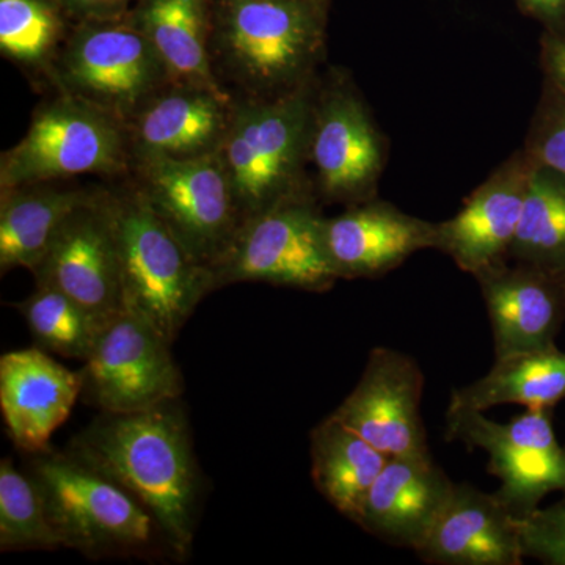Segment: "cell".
Listing matches in <instances>:
<instances>
[{
	"label": "cell",
	"mask_w": 565,
	"mask_h": 565,
	"mask_svg": "<svg viewBox=\"0 0 565 565\" xmlns=\"http://www.w3.org/2000/svg\"><path fill=\"white\" fill-rule=\"evenodd\" d=\"M233 111L230 93L172 82L128 125L131 166L152 159L191 161L217 154Z\"/></svg>",
	"instance_id": "15"
},
{
	"label": "cell",
	"mask_w": 565,
	"mask_h": 565,
	"mask_svg": "<svg viewBox=\"0 0 565 565\" xmlns=\"http://www.w3.org/2000/svg\"><path fill=\"white\" fill-rule=\"evenodd\" d=\"M70 13L82 21L115 20L121 18L129 0H58Z\"/></svg>",
	"instance_id": "32"
},
{
	"label": "cell",
	"mask_w": 565,
	"mask_h": 565,
	"mask_svg": "<svg viewBox=\"0 0 565 565\" xmlns=\"http://www.w3.org/2000/svg\"><path fill=\"white\" fill-rule=\"evenodd\" d=\"M530 170L512 161L494 173L456 217L437 223L435 247L473 275L505 263L522 217Z\"/></svg>",
	"instance_id": "20"
},
{
	"label": "cell",
	"mask_w": 565,
	"mask_h": 565,
	"mask_svg": "<svg viewBox=\"0 0 565 565\" xmlns=\"http://www.w3.org/2000/svg\"><path fill=\"white\" fill-rule=\"evenodd\" d=\"M455 484L430 452L390 457L353 523L386 544L416 552L440 519Z\"/></svg>",
	"instance_id": "16"
},
{
	"label": "cell",
	"mask_w": 565,
	"mask_h": 565,
	"mask_svg": "<svg viewBox=\"0 0 565 565\" xmlns=\"http://www.w3.org/2000/svg\"><path fill=\"white\" fill-rule=\"evenodd\" d=\"M210 51L215 77L234 99L275 98L315 79L321 18L310 0H222Z\"/></svg>",
	"instance_id": "2"
},
{
	"label": "cell",
	"mask_w": 565,
	"mask_h": 565,
	"mask_svg": "<svg viewBox=\"0 0 565 565\" xmlns=\"http://www.w3.org/2000/svg\"><path fill=\"white\" fill-rule=\"evenodd\" d=\"M531 10L545 18H556L565 11V0H523Z\"/></svg>",
	"instance_id": "33"
},
{
	"label": "cell",
	"mask_w": 565,
	"mask_h": 565,
	"mask_svg": "<svg viewBox=\"0 0 565 565\" xmlns=\"http://www.w3.org/2000/svg\"><path fill=\"white\" fill-rule=\"evenodd\" d=\"M170 348L151 323L120 311L79 371L81 399L99 414H131L180 399L184 379Z\"/></svg>",
	"instance_id": "11"
},
{
	"label": "cell",
	"mask_w": 565,
	"mask_h": 565,
	"mask_svg": "<svg viewBox=\"0 0 565 565\" xmlns=\"http://www.w3.org/2000/svg\"><path fill=\"white\" fill-rule=\"evenodd\" d=\"M311 478L340 514L355 522L390 457L343 423L327 416L310 434Z\"/></svg>",
	"instance_id": "25"
},
{
	"label": "cell",
	"mask_w": 565,
	"mask_h": 565,
	"mask_svg": "<svg viewBox=\"0 0 565 565\" xmlns=\"http://www.w3.org/2000/svg\"><path fill=\"white\" fill-rule=\"evenodd\" d=\"M446 438L489 455V471L501 481L494 492L520 520L546 494L565 493V446L557 441L553 411H526L500 424L482 412H446Z\"/></svg>",
	"instance_id": "10"
},
{
	"label": "cell",
	"mask_w": 565,
	"mask_h": 565,
	"mask_svg": "<svg viewBox=\"0 0 565 565\" xmlns=\"http://www.w3.org/2000/svg\"><path fill=\"white\" fill-rule=\"evenodd\" d=\"M323 232L340 278L379 277L437 243V223L373 202L355 204L338 217L326 218Z\"/></svg>",
	"instance_id": "21"
},
{
	"label": "cell",
	"mask_w": 565,
	"mask_h": 565,
	"mask_svg": "<svg viewBox=\"0 0 565 565\" xmlns=\"http://www.w3.org/2000/svg\"><path fill=\"white\" fill-rule=\"evenodd\" d=\"M96 191V189H95ZM55 182L0 189V270L33 273L71 212L95 193Z\"/></svg>",
	"instance_id": "22"
},
{
	"label": "cell",
	"mask_w": 565,
	"mask_h": 565,
	"mask_svg": "<svg viewBox=\"0 0 565 565\" xmlns=\"http://www.w3.org/2000/svg\"><path fill=\"white\" fill-rule=\"evenodd\" d=\"M534 158L537 166L556 177L565 178V111L539 134L534 143Z\"/></svg>",
	"instance_id": "31"
},
{
	"label": "cell",
	"mask_w": 565,
	"mask_h": 565,
	"mask_svg": "<svg viewBox=\"0 0 565 565\" xmlns=\"http://www.w3.org/2000/svg\"><path fill=\"white\" fill-rule=\"evenodd\" d=\"M81 388L79 373L55 362L44 349L2 355L0 408L10 440L25 455L50 448L52 434L68 419Z\"/></svg>",
	"instance_id": "18"
},
{
	"label": "cell",
	"mask_w": 565,
	"mask_h": 565,
	"mask_svg": "<svg viewBox=\"0 0 565 565\" xmlns=\"http://www.w3.org/2000/svg\"><path fill=\"white\" fill-rule=\"evenodd\" d=\"M68 451L132 494L161 526L174 559H188L203 482L181 397L131 414H99Z\"/></svg>",
	"instance_id": "1"
},
{
	"label": "cell",
	"mask_w": 565,
	"mask_h": 565,
	"mask_svg": "<svg viewBox=\"0 0 565 565\" xmlns=\"http://www.w3.org/2000/svg\"><path fill=\"white\" fill-rule=\"evenodd\" d=\"M129 20L161 55L173 84L223 90L212 68L210 0H141Z\"/></svg>",
	"instance_id": "23"
},
{
	"label": "cell",
	"mask_w": 565,
	"mask_h": 565,
	"mask_svg": "<svg viewBox=\"0 0 565 565\" xmlns=\"http://www.w3.org/2000/svg\"><path fill=\"white\" fill-rule=\"evenodd\" d=\"M129 173L128 126L58 90L33 111L25 136L0 156V189L79 174L125 178Z\"/></svg>",
	"instance_id": "6"
},
{
	"label": "cell",
	"mask_w": 565,
	"mask_h": 565,
	"mask_svg": "<svg viewBox=\"0 0 565 565\" xmlns=\"http://www.w3.org/2000/svg\"><path fill=\"white\" fill-rule=\"evenodd\" d=\"M25 471L39 487L63 548L92 559L172 556L154 516L68 449L29 455Z\"/></svg>",
	"instance_id": "4"
},
{
	"label": "cell",
	"mask_w": 565,
	"mask_h": 565,
	"mask_svg": "<svg viewBox=\"0 0 565 565\" xmlns=\"http://www.w3.org/2000/svg\"><path fill=\"white\" fill-rule=\"evenodd\" d=\"M46 74L58 92L98 107L126 126L172 84L161 55L129 18L82 21L63 41Z\"/></svg>",
	"instance_id": "7"
},
{
	"label": "cell",
	"mask_w": 565,
	"mask_h": 565,
	"mask_svg": "<svg viewBox=\"0 0 565 565\" xmlns=\"http://www.w3.org/2000/svg\"><path fill=\"white\" fill-rule=\"evenodd\" d=\"M520 522L497 494L455 484L416 555L437 565H520L525 561Z\"/></svg>",
	"instance_id": "19"
},
{
	"label": "cell",
	"mask_w": 565,
	"mask_h": 565,
	"mask_svg": "<svg viewBox=\"0 0 565 565\" xmlns=\"http://www.w3.org/2000/svg\"><path fill=\"white\" fill-rule=\"evenodd\" d=\"M310 162L330 202H370L384 162L382 140L355 92L343 81L316 93Z\"/></svg>",
	"instance_id": "13"
},
{
	"label": "cell",
	"mask_w": 565,
	"mask_h": 565,
	"mask_svg": "<svg viewBox=\"0 0 565 565\" xmlns=\"http://www.w3.org/2000/svg\"><path fill=\"white\" fill-rule=\"evenodd\" d=\"M525 559L548 565H565V493L563 500L537 508L520 522Z\"/></svg>",
	"instance_id": "30"
},
{
	"label": "cell",
	"mask_w": 565,
	"mask_h": 565,
	"mask_svg": "<svg viewBox=\"0 0 565 565\" xmlns=\"http://www.w3.org/2000/svg\"><path fill=\"white\" fill-rule=\"evenodd\" d=\"M316 82L264 99H234L228 132L217 156L243 223L299 193L310 192Z\"/></svg>",
	"instance_id": "5"
},
{
	"label": "cell",
	"mask_w": 565,
	"mask_h": 565,
	"mask_svg": "<svg viewBox=\"0 0 565 565\" xmlns=\"http://www.w3.org/2000/svg\"><path fill=\"white\" fill-rule=\"evenodd\" d=\"M323 228L326 218L311 191L247 218L228 250L211 267L212 288L255 281L329 291L340 277L327 252Z\"/></svg>",
	"instance_id": "8"
},
{
	"label": "cell",
	"mask_w": 565,
	"mask_h": 565,
	"mask_svg": "<svg viewBox=\"0 0 565 565\" xmlns=\"http://www.w3.org/2000/svg\"><path fill=\"white\" fill-rule=\"evenodd\" d=\"M563 399L565 352L553 345L494 360L492 370L484 377L452 392L448 411L486 414L504 404L523 405L526 411H553Z\"/></svg>",
	"instance_id": "24"
},
{
	"label": "cell",
	"mask_w": 565,
	"mask_h": 565,
	"mask_svg": "<svg viewBox=\"0 0 565 565\" xmlns=\"http://www.w3.org/2000/svg\"><path fill=\"white\" fill-rule=\"evenodd\" d=\"M63 25L47 0H0V51L6 58L44 71L62 47Z\"/></svg>",
	"instance_id": "29"
},
{
	"label": "cell",
	"mask_w": 565,
	"mask_h": 565,
	"mask_svg": "<svg viewBox=\"0 0 565 565\" xmlns=\"http://www.w3.org/2000/svg\"><path fill=\"white\" fill-rule=\"evenodd\" d=\"M509 258L565 280V182L544 167H531Z\"/></svg>",
	"instance_id": "26"
},
{
	"label": "cell",
	"mask_w": 565,
	"mask_h": 565,
	"mask_svg": "<svg viewBox=\"0 0 565 565\" xmlns=\"http://www.w3.org/2000/svg\"><path fill=\"white\" fill-rule=\"evenodd\" d=\"M550 68H552L556 79L565 87V43L556 44L550 51Z\"/></svg>",
	"instance_id": "34"
},
{
	"label": "cell",
	"mask_w": 565,
	"mask_h": 565,
	"mask_svg": "<svg viewBox=\"0 0 565 565\" xmlns=\"http://www.w3.org/2000/svg\"><path fill=\"white\" fill-rule=\"evenodd\" d=\"M129 178L193 258L211 270L243 225L218 156L134 162Z\"/></svg>",
	"instance_id": "9"
},
{
	"label": "cell",
	"mask_w": 565,
	"mask_h": 565,
	"mask_svg": "<svg viewBox=\"0 0 565 565\" xmlns=\"http://www.w3.org/2000/svg\"><path fill=\"white\" fill-rule=\"evenodd\" d=\"M475 277L492 323L497 359L556 345L565 319L564 278L519 263H501Z\"/></svg>",
	"instance_id": "17"
},
{
	"label": "cell",
	"mask_w": 565,
	"mask_h": 565,
	"mask_svg": "<svg viewBox=\"0 0 565 565\" xmlns=\"http://www.w3.org/2000/svg\"><path fill=\"white\" fill-rule=\"evenodd\" d=\"M423 390V371L412 356L375 348L359 384L332 416L385 456L427 455Z\"/></svg>",
	"instance_id": "12"
},
{
	"label": "cell",
	"mask_w": 565,
	"mask_h": 565,
	"mask_svg": "<svg viewBox=\"0 0 565 565\" xmlns=\"http://www.w3.org/2000/svg\"><path fill=\"white\" fill-rule=\"evenodd\" d=\"M18 310L41 349L81 362L90 356L111 319L46 286H35V291L18 303Z\"/></svg>",
	"instance_id": "27"
},
{
	"label": "cell",
	"mask_w": 565,
	"mask_h": 565,
	"mask_svg": "<svg viewBox=\"0 0 565 565\" xmlns=\"http://www.w3.org/2000/svg\"><path fill=\"white\" fill-rule=\"evenodd\" d=\"M43 498L28 471H21L10 457L0 462V550H58Z\"/></svg>",
	"instance_id": "28"
},
{
	"label": "cell",
	"mask_w": 565,
	"mask_h": 565,
	"mask_svg": "<svg viewBox=\"0 0 565 565\" xmlns=\"http://www.w3.org/2000/svg\"><path fill=\"white\" fill-rule=\"evenodd\" d=\"M32 274L36 286L57 289L103 318L122 311L117 244L104 189L71 212Z\"/></svg>",
	"instance_id": "14"
},
{
	"label": "cell",
	"mask_w": 565,
	"mask_h": 565,
	"mask_svg": "<svg viewBox=\"0 0 565 565\" xmlns=\"http://www.w3.org/2000/svg\"><path fill=\"white\" fill-rule=\"evenodd\" d=\"M106 191L118 266L122 310L151 323L170 344L207 294V267L196 262L156 214L131 178Z\"/></svg>",
	"instance_id": "3"
}]
</instances>
